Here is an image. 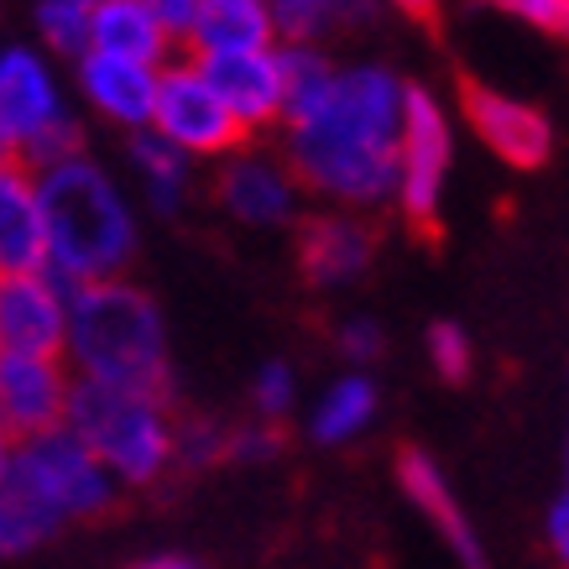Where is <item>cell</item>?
<instances>
[{"label":"cell","mask_w":569,"mask_h":569,"mask_svg":"<svg viewBox=\"0 0 569 569\" xmlns=\"http://www.w3.org/2000/svg\"><path fill=\"white\" fill-rule=\"evenodd\" d=\"M402 89L408 84L381 63H350L288 104L282 137L303 193H319L340 209H377L392 199Z\"/></svg>","instance_id":"1"},{"label":"cell","mask_w":569,"mask_h":569,"mask_svg":"<svg viewBox=\"0 0 569 569\" xmlns=\"http://www.w3.org/2000/svg\"><path fill=\"white\" fill-rule=\"evenodd\" d=\"M42 220H48V267L69 293L84 282L121 277L137 257V209L110 178L104 162L73 152L63 162L37 168Z\"/></svg>","instance_id":"2"},{"label":"cell","mask_w":569,"mask_h":569,"mask_svg":"<svg viewBox=\"0 0 569 569\" xmlns=\"http://www.w3.org/2000/svg\"><path fill=\"white\" fill-rule=\"evenodd\" d=\"M63 361L79 371V381L173 397V356H168L162 309L152 303L147 288L126 282V277L84 282L69 298Z\"/></svg>","instance_id":"3"},{"label":"cell","mask_w":569,"mask_h":569,"mask_svg":"<svg viewBox=\"0 0 569 569\" xmlns=\"http://www.w3.org/2000/svg\"><path fill=\"white\" fill-rule=\"evenodd\" d=\"M63 423L121 486H152L168 476V466H178V423L168 413V397L157 392L73 377Z\"/></svg>","instance_id":"4"},{"label":"cell","mask_w":569,"mask_h":569,"mask_svg":"<svg viewBox=\"0 0 569 569\" xmlns=\"http://www.w3.org/2000/svg\"><path fill=\"white\" fill-rule=\"evenodd\" d=\"M6 491L32 512L48 533L69 528V522H89L116 507L121 481L89 455V445L63 423V429L17 439L11 470H6Z\"/></svg>","instance_id":"5"},{"label":"cell","mask_w":569,"mask_h":569,"mask_svg":"<svg viewBox=\"0 0 569 569\" xmlns=\"http://www.w3.org/2000/svg\"><path fill=\"white\" fill-rule=\"evenodd\" d=\"M449 157H455V137H449V116L439 94L423 84H408L402 89V141H397L392 199L413 230H433L439 209H445Z\"/></svg>","instance_id":"6"},{"label":"cell","mask_w":569,"mask_h":569,"mask_svg":"<svg viewBox=\"0 0 569 569\" xmlns=\"http://www.w3.org/2000/svg\"><path fill=\"white\" fill-rule=\"evenodd\" d=\"M152 131L162 141H173L183 157H230L241 152L246 126L230 116V104L214 94L204 69L193 58H168L162 79H157V110Z\"/></svg>","instance_id":"7"},{"label":"cell","mask_w":569,"mask_h":569,"mask_svg":"<svg viewBox=\"0 0 569 569\" xmlns=\"http://www.w3.org/2000/svg\"><path fill=\"white\" fill-rule=\"evenodd\" d=\"M63 121H73V116L52 58L42 48H27V42H6L0 48V131L11 141V152L27 157Z\"/></svg>","instance_id":"8"},{"label":"cell","mask_w":569,"mask_h":569,"mask_svg":"<svg viewBox=\"0 0 569 569\" xmlns=\"http://www.w3.org/2000/svg\"><path fill=\"white\" fill-rule=\"evenodd\" d=\"M214 199L230 220L251 224V230H282L298 220L303 204V183L293 178L288 162H277L267 152H230L220 157V173H214Z\"/></svg>","instance_id":"9"},{"label":"cell","mask_w":569,"mask_h":569,"mask_svg":"<svg viewBox=\"0 0 569 569\" xmlns=\"http://www.w3.org/2000/svg\"><path fill=\"white\" fill-rule=\"evenodd\" d=\"M460 110H466V126L491 147V152L507 162V168H543L553 152V126L538 104L518 100V94H501L497 84H481V79H466L460 84Z\"/></svg>","instance_id":"10"},{"label":"cell","mask_w":569,"mask_h":569,"mask_svg":"<svg viewBox=\"0 0 569 569\" xmlns=\"http://www.w3.org/2000/svg\"><path fill=\"white\" fill-rule=\"evenodd\" d=\"M69 298L52 272L0 277V356H63Z\"/></svg>","instance_id":"11"},{"label":"cell","mask_w":569,"mask_h":569,"mask_svg":"<svg viewBox=\"0 0 569 569\" xmlns=\"http://www.w3.org/2000/svg\"><path fill=\"white\" fill-rule=\"evenodd\" d=\"M204 79L214 84L230 116L251 131H272L288 116V69H282V52L257 48V52H220V58H193Z\"/></svg>","instance_id":"12"},{"label":"cell","mask_w":569,"mask_h":569,"mask_svg":"<svg viewBox=\"0 0 569 569\" xmlns=\"http://www.w3.org/2000/svg\"><path fill=\"white\" fill-rule=\"evenodd\" d=\"M69 392L73 377L63 356H0V423L11 439L63 429Z\"/></svg>","instance_id":"13"},{"label":"cell","mask_w":569,"mask_h":569,"mask_svg":"<svg viewBox=\"0 0 569 569\" xmlns=\"http://www.w3.org/2000/svg\"><path fill=\"white\" fill-rule=\"evenodd\" d=\"M79 94L94 116H104L110 126H121L126 137L152 131V110H157V63H137V58H110V52H84L73 63Z\"/></svg>","instance_id":"14"},{"label":"cell","mask_w":569,"mask_h":569,"mask_svg":"<svg viewBox=\"0 0 569 569\" xmlns=\"http://www.w3.org/2000/svg\"><path fill=\"white\" fill-rule=\"evenodd\" d=\"M371 261H377V230L350 209L313 214L298 230V267L313 288H350L371 272Z\"/></svg>","instance_id":"15"},{"label":"cell","mask_w":569,"mask_h":569,"mask_svg":"<svg viewBox=\"0 0 569 569\" xmlns=\"http://www.w3.org/2000/svg\"><path fill=\"white\" fill-rule=\"evenodd\" d=\"M397 486H402V497L413 501L418 512L433 522V533L445 538V549L455 553V565L460 569H486V553H481V538L470 528L466 507L455 497V486L445 481V470L433 466V455L423 449H402L397 455Z\"/></svg>","instance_id":"16"},{"label":"cell","mask_w":569,"mask_h":569,"mask_svg":"<svg viewBox=\"0 0 569 569\" xmlns=\"http://www.w3.org/2000/svg\"><path fill=\"white\" fill-rule=\"evenodd\" d=\"M48 267V220L37 173L21 157L0 162V277L42 272Z\"/></svg>","instance_id":"17"},{"label":"cell","mask_w":569,"mask_h":569,"mask_svg":"<svg viewBox=\"0 0 569 569\" xmlns=\"http://www.w3.org/2000/svg\"><path fill=\"white\" fill-rule=\"evenodd\" d=\"M89 52L137 58V63H168L173 42L162 37L147 0H94L89 6Z\"/></svg>","instance_id":"18"},{"label":"cell","mask_w":569,"mask_h":569,"mask_svg":"<svg viewBox=\"0 0 569 569\" xmlns=\"http://www.w3.org/2000/svg\"><path fill=\"white\" fill-rule=\"evenodd\" d=\"M277 48V21L267 0H199V27L189 37L193 58Z\"/></svg>","instance_id":"19"},{"label":"cell","mask_w":569,"mask_h":569,"mask_svg":"<svg viewBox=\"0 0 569 569\" xmlns=\"http://www.w3.org/2000/svg\"><path fill=\"white\" fill-rule=\"evenodd\" d=\"M126 157H131L141 199H147L157 214H178L183 199H189V183H193V157H183L173 141H162L157 131H137L131 147H126Z\"/></svg>","instance_id":"20"},{"label":"cell","mask_w":569,"mask_h":569,"mask_svg":"<svg viewBox=\"0 0 569 569\" xmlns=\"http://www.w3.org/2000/svg\"><path fill=\"white\" fill-rule=\"evenodd\" d=\"M377 408H381L377 381L366 377V371H346L340 381H329L325 392H319V402H313V413H309L313 445H350L356 433L371 429Z\"/></svg>","instance_id":"21"},{"label":"cell","mask_w":569,"mask_h":569,"mask_svg":"<svg viewBox=\"0 0 569 569\" xmlns=\"http://www.w3.org/2000/svg\"><path fill=\"white\" fill-rule=\"evenodd\" d=\"M277 37L288 42H325L329 32H350L377 17V0H267Z\"/></svg>","instance_id":"22"},{"label":"cell","mask_w":569,"mask_h":569,"mask_svg":"<svg viewBox=\"0 0 569 569\" xmlns=\"http://www.w3.org/2000/svg\"><path fill=\"white\" fill-rule=\"evenodd\" d=\"M32 27H37V42H42L48 58L79 63L89 52V6H73V0H37Z\"/></svg>","instance_id":"23"},{"label":"cell","mask_w":569,"mask_h":569,"mask_svg":"<svg viewBox=\"0 0 569 569\" xmlns=\"http://www.w3.org/2000/svg\"><path fill=\"white\" fill-rule=\"evenodd\" d=\"M298 402V377L288 361H267L251 381V408H257L261 423H282V418L293 413Z\"/></svg>","instance_id":"24"},{"label":"cell","mask_w":569,"mask_h":569,"mask_svg":"<svg viewBox=\"0 0 569 569\" xmlns=\"http://www.w3.org/2000/svg\"><path fill=\"white\" fill-rule=\"evenodd\" d=\"M429 361L433 371L445 381H466L470 366H476V350H470V335L460 325H449V319H439V325L429 329Z\"/></svg>","instance_id":"25"},{"label":"cell","mask_w":569,"mask_h":569,"mask_svg":"<svg viewBox=\"0 0 569 569\" xmlns=\"http://www.w3.org/2000/svg\"><path fill=\"white\" fill-rule=\"evenodd\" d=\"M42 538H48V528H42L11 491L0 486V559H17V553L37 549Z\"/></svg>","instance_id":"26"},{"label":"cell","mask_w":569,"mask_h":569,"mask_svg":"<svg viewBox=\"0 0 569 569\" xmlns=\"http://www.w3.org/2000/svg\"><path fill=\"white\" fill-rule=\"evenodd\" d=\"M486 6H497L501 17H518L522 27H533L543 37L569 42V0H486Z\"/></svg>","instance_id":"27"},{"label":"cell","mask_w":569,"mask_h":569,"mask_svg":"<svg viewBox=\"0 0 569 569\" xmlns=\"http://www.w3.org/2000/svg\"><path fill=\"white\" fill-rule=\"evenodd\" d=\"M224 449H230V429L220 423H204V418L178 423V466H214L224 460Z\"/></svg>","instance_id":"28"},{"label":"cell","mask_w":569,"mask_h":569,"mask_svg":"<svg viewBox=\"0 0 569 569\" xmlns=\"http://www.w3.org/2000/svg\"><path fill=\"white\" fill-rule=\"evenodd\" d=\"M147 6H152V17L168 42H173V48H189L193 27H199V0H147Z\"/></svg>","instance_id":"29"},{"label":"cell","mask_w":569,"mask_h":569,"mask_svg":"<svg viewBox=\"0 0 569 569\" xmlns=\"http://www.w3.org/2000/svg\"><path fill=\"white\" fill-rule=\"evenodd\" d=\"M277 449H282V439H277V423H251V429H230V449H224V460H272Z\"/></svg>","instance_id":"30"},{"label":"cell","mask_w":569,"mask_h":569,"mask_svg":"<svg viewBox=\"0 0 569 569\" xmlns=\"http://www.w3.org/2000/svg\"><path fill=\"white\" fill-rule=\"evenodd\" d=\"M335 346H340V356H346L350 366H371L381 356V329L371 325V319H346L340 335H335Z\"/></svg>","instance_id":"31"},{"label":"cell","mask_w":569,"mask_h":569,"mask_svg":"<svg viewBox=\"0 0 569 569\" xmlns=\"http://www.w3.org/2000/svg\"><path fill=\"white\" fill-rule=\"evenodd\" d=\"M549 549L559 553V565H569V507L565 501H553V512H549Z\"/></svg>","instance_id":"32"},{"label":"cell","mask_w":569,"mask_h":569,"mask_svg":"<svg viewBox=\"0 0 569 569\" xmlns=\"http://www.w3.org/2000/svg\"><path fill=\"white\" fill-rule=\"evenodd\" d=\"M131 569H199V565L183 559V553H152V559H137Z\"/></svg>","instance_id":"33"},{"label":"cell","mask_w":569,"mask_h":569,"mask_svg":"<svg viewBox=\"0 0 569 569\" xmlns=\"http://www.w3.org/2000/svg\"><path fill=\"white\" fill-rule=\"evenodd\" d=\"M11 455H17V439L6 433V423H0V486H6V470H11Z\"/></svg>","instance_id":"34"},{"label":"cell","mask_w":569,"mask_h":569,"mask_svg":"<svg viewBox=\"0 0 569 569\" xmlns=\"http://www.w3.org/2000/svg\"><path fill=\"white\" fill-rule=\"evenodd\" d=\"M397 11H408V17H433V6H439V0H392Z\"/></svg>","instance_id":"35"},{"label":"cell","mask_w":569,"mask_h":569,"mask_svg":"<svg viewBox=\"0 0 569 569\" xmlns=\"http://www.w3.org/2000/svg\"><path fill=\"white\" fill-rule=\"evenodd\" d=\"M6 157H17V152H11V141H6V131H0V162H6Z\"/></svg>","instance_id":"36"},{"label":"cell","mask_w":569,"mask_h":569,"mask_svg":"<svg viewBox=\"0 0 569 569\" xmlns=\"http://www.w3.org/2000/svg\"><path fill=\"white\" fill-rule=\"evenodd\" d=\"M559 501H565V507H569V486H565V497H559Z\"/></svg>","instance_id":"37"},{"label":"cell","mask_w":569,"mask_h":569,"mask_svg":"<svg viewBox=\"0 0 569 569\" xmlns=\"http://www.w3.org/2000/svg\"><path fill=\"white\" fill-rule=\"evenodd\" d=\"M73 6H94V0H73Z\"/></svg>","instance_id":"38"}]
</instances>
